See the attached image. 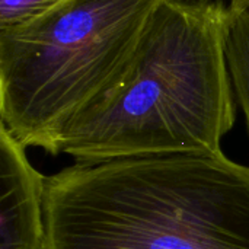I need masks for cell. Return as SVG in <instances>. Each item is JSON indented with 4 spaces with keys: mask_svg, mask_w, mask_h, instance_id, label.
Here are the masks:
<instances>
[{
    "mask_svg": "<svg viewBox=\"0 0 249 249\" xmlns=\"http://www.w3.org/2000/svg\"><path fill=\"white\" fill-rule=\"evenodd\" d=\"M226 0H162L121 79L66 128L76 163L217 153L236 121Z\"/></svg>",
    "mask_w": 249,
    "mask_h": 249,
    "instance_id": "obj_1",
    "label": "cell"
},
{
    "mask_svg": "<svg viewBox=\"0 0 249 249\" xmlns=\"http://www.w3.org/2000/svg\"><path fill=\"white\" fill-rule=\"evenodd\" d=\"M160 3L64 0L0 29V124L58 155L69 124L121 79Z\"/></svg>",
    "mask_w": 249,
    "mask_h": 249,
    "instance_id": "obj_3",
    "label": "cell"
},
{
    "mask_svg": "<svg viewBox=\"0 0 249 249\" xmlns=\"http://www.w3.org/2000/svg\"><path fill=\"white\" fill-rule=\"evenodd\" d=\"M226 36L228 63L238 105L249 128V12L231 10Z\"/></svg>",
    "mask_w": 249,
    "mask_h": 249,
    "instance_id": "obj_5",
    "label": "cell"
},
{
    "mask_svg": "<svg viewBox=\"0 0 249 249\" xmlns=\"http://www.w3.org/2000/svg\"><path fill=\"white\" fill-rule=\"evenodd\" d=\"M44 249H249V166L223 152L76 163L47 178Z\"/></svg>",
    "mask_w": 249,
    "mask_h": 249,
    "instance_id": "obj_2",
    "label": "cell"
},
{
    "mask_svg": "<svg viewBox=\"0 0 249 249\" xmlns=\"http://www.w3.org/2000/svg\"><path fill=\"white\" fill-rule=\"evenodd\" d=\"M64 0H0V29L34 20Z\"/></svg>",
    "mask_w": 249,
    "mask_h": 249,
    "instance_id": "obj_6",
    "label": "cell"
},
{
    "mask_svg": "<svg viewBox=\"0 0 249 249\" xmlns=\"http://www.w3.org/2000/svg\"><path fill=\"white\" fill-rule=\"evenodd\" d=\"M0 124V249H44L47 178Z\"/></svg>",
    "mask_w": 249,
    "mask_h": 249,
    "instance_id": "obj_4",
    "label": "cell"
},
{
    "mask_svg": "<svg viewBox=\"0 0 249 249\" xmlns=\"http://www.w3.org/2000/svg\"><path fill=\"white\" fill-rule=\"evenodd\" d=\"M231 10H241L249 12V0H228Z\"/></svg>",
    "mask_w": 249,
    "mask_h": 249,
    "instance_id": "obj_7",
    "label": "cell"
}]
</instances>
